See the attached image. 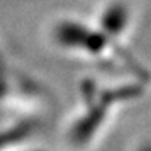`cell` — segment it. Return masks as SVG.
<instances>
[{
    "label": "cell",
    "mask_w": 151,
    "mask_h": 151,
    "mask_svg": "<svg viewBox=\"0 0 151 151\" xmlns=\"http://www.w3.org/2000/svg\"><path fill=\"white\" fill-rule=\"evenodd\" d=\"M57 38L60 43L70 46V47H81L91 53H99L103 50L106 44V35L90 31L88 28L82 25H76L72 22H66L59 27L57 29Z\"/></svg>",
    "instance_id": "obj_1"
},
{
    "label": "cell",
    "mask_w": 151,
    "mask_h": 151,
    "mask_svg": "<svg viewBox=\"0 0 151 151\" xmlns=\"http://www.w3.org/2000/svg\"><path fill=\"white\" fill-rule=\"evenodd\" d=\"M126 9L122 4H111L103 15L101 24H103V29L107 34H117L123 29L125 24H126Z\"/></svg>",
    "instance_id": "obj_2"
}]
</instances>
